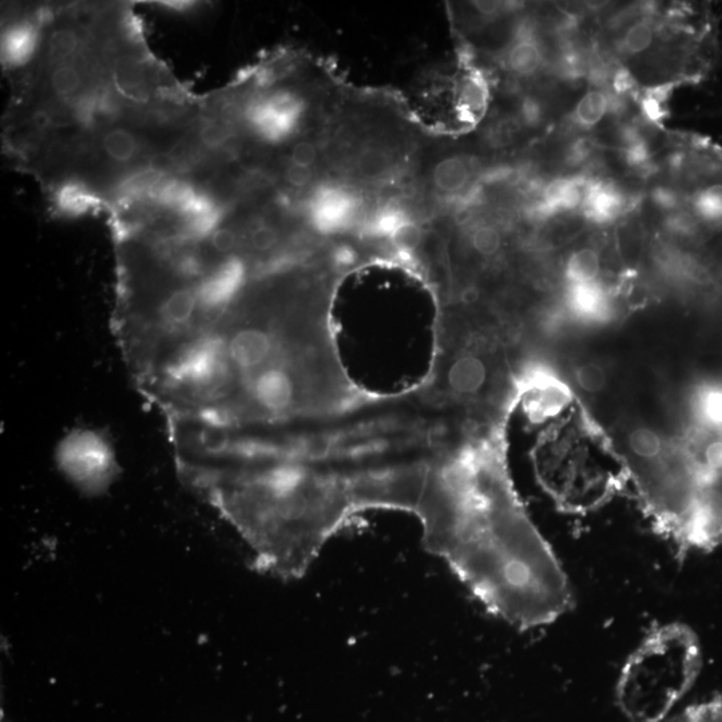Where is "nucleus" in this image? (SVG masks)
<instances>
[{
    "label": "nucleus",
    "mask_w": 722,
    "mask_h": 722,
    "mask_svg": "<svg viewBox=\"0 0 722 722\" xmlns=\"http://www.w3.org/2000/svg\"><path fill=\"white\" fill-rule=\"evenodd\" d=\"M702 650L688 625L654 628L628 658L616 688L618 708L630 722H664L700 676Z\"/></svg>",
    "instance_id": "nucleus-1"
},
{
    "label": "nucleus",
    "mask_w": 722,
    "mask_h": 722,
    "mask_svg": "<svg viewBox=\"0 0 722 722\" xmlns=\"http://www.w3.org/2000/svg\"><path fill=\"white\" fill-rule=\"evenodd\" d=\"M54 459L59 472L87 498L106 494L122 471L109 436L90 427H75L63 435Z\"/></svg>",
    "instance_id": "nucleus-2"
},
{
    "label": "nucleus",
    "mask_w": 722,
    "mask_h": 722,
    "mask_svg": "<svg viewBox=\"0 0 722 722\" xmlns=\"http://www.w3.org/2000/svg\"><path fill=\"white\" fill-rule=\"evenodd\" d=\"M309 113L303 94L277 89L253 97L245 107L244 118L253 136L264 144L281 145L299 136L311 118Z\"/></svg>",
    "instance_id": "nucleus-3"
},
{
    "label": "nucleus",
    "mask_w": 722,
    "mask_h": 722,
    "mask_svg": "<svg viewBox=\"0 0 722 722\" xmlns=\"http://www.w3.org/2000/svg\"><path fill=\"white\" fill-rule=\"evenodd\" d=\"M357 189L343 182L316 186L307 200L308 220L320 232L347 228L364 210L363 198Z\"/></svg>",
    "instance_id": "nucleus-4"
},
{
    "label": "nucleus",
    "mask_w": 722,
    "mask_h": 722,
    "mask_svg": "<svg viewBox=\"0 0 722 722\" xmlns=\"http://www.w3.org/2000/svg\"><path fill=\"white\" fill-rule=\"evenodd\" d=\"M526 382L529 383L530 414L537 422L561 414L573 398L569 386L546 366H535L527 375Z\"/></svg>",
    "instance_id": "nucleus-5"
},
{
    "label": "nucleus",
    "mask_w": 722,
    "mask_h": 722,
    "mask_svg": "<svg viewBox=\"0 0 722 722\" xmlns=\"http://www.w3.org/2000/svg\"><path fill=\"white\" fill-rule=\"evenodd\" d=\"M590 180L583 177L557 178L543 189L541 200L534 212L547 218L579 208L585 198Z\"/></svg>",
    "instance_id": "nucleus-6"
},
{
    "label": "nucleus",
    "mask_w": 722,
    "mask_h": 722,
    "mask_svg": "<svg viewBox=\"0 0 722 722\" xmlns=\"http://www.w3.org/2000/svg\"><path fill=\"white\" fill-rule=\"evenodd\" d=\"M503 63L507 71L519 78L537 75L545 65V54L530 30H519L507 47Z\"/></svg>",
    "instance_id": "nucleus-7"
},
{
    "label": "nucleus",
    "mask_w": 722,
    "mask_h": 722,
    "mask_svg": "<svg viewBox=\"0 0 722 722\" xmlns=\"http://www.w3.org/2000/svg\"><path fill=\"white\" fill-rule=\"evenodd\" d=\"M625 208L626 198L620 189L605 182H589L581 205L587 220L608 224L620 217Z\"/></svg>",
    "instance_id": "nucleus-8"
},
{
    "label": "nucleus",
    "mask_w": 722,
    "mask_h": 722,
    "mask_svg": "<svg viewBox=\"0 0 722 722\" xmlns=\"http://www.w3.org/2000/svg\"><path fill=\"white\" fill-rule=\"evenodd\" d=\"M39 46V25L22 21L7 27L3 34L2 58L9 69L27 65L34 58Z\"/></svg>",
    "instance_id": "nucleus-9"
},
{
    "label": "nucleus",
    "mask_w": 722,
    "mask_h": 722,
    "mask_svg": "<svg viewBox=\"0 0 722 722\" xmlns=\"http://www.w3.org/2000/svg\"><path fill=\"white\" fill-rule=\"evenodd\" d=\"M472 169L463 157L451 156L436 161L428 172L427 182L432 192L440 196H456L470 184Z\"/></svg>",
    "instance_id": "nucleus-10"
},
{
    "label": "nucleus",
    "mask_w": 722,
    "mask_h": 722,
    "mask_svg": "<svg viewBox=\"0 0 722 722\" xmlns=\"http://www.w3.org/2000/svg\"><path fill=\"white\" fill-rule=\"evenodd\" d=\"M566 304L579 320L598 323L609 315V296L597 281L591 284L567 285Z\"/></svg>",
    "instance_id": "nucleus-11"
},
{
    "label": "nucleus",
    "mask_w": 722,
    "mask_h": 722,
    "mask_svg": "<svg viewBox=\"0 0 722 722\" xmlns=\"http://www.w3.org/2000/svg\"><path fill=\"white\" fill-rule=\"evenodd\" d=\"M54 204L65 217H82L103 209V200L93 188L81 181L63 182L54 194Z\"/></svg>",
    "instance_id": "nucleus-12"
},
{
    "label": "nucleus",
    "mask_w": 722,
    "mask_h": 722,
    "mask_svg": "<svg viewBox=\"0 0 722 722\" xmlns=\"http://www.w3.org/2000/svg\"><path fill=\"white\" fill-rule=\"evenodd\" d=\"M613 109V98L604 90H591L579 99L573 111L575 124L582 129H591Z\"/></svg>",
    "instance_id": "nucleus-13"
},
{
    "label": "nucleus",
    "mask_w": 722,
    "mask_h": 722,
    "mask_svg": "<svg viewBox=\"0 0 722 722\" xmlns=\"http://www.w3.org/2000/svg\"><path fill=\"white\" fill-rule=\"evenodd\" d=\"M486 382V367L478 357L459 359L450 372V383L459 394H474Z\"/></svg>",
    "instance_id": "nucleus-14"
},
{
    "label": "nucleus",
    "mask_w": 722,
    "mask_h": 722,
    "mask_svg": "<svg viewBox=\"0 0 722 722\" xmlns=\"http://www.w3.org/2000/svg\"><path fill=\"white\" fill-rule=\"evenodd\" d=\"M99 145L103 156L117 165H128L140 157V142L128 130H111L102 137Z\"/></svg>",
    "instance_id": "nucleus-15"
},
{
    "label": "nucleus",
    "mask_w": 722,
    "mask_h": 722,
    "mask_svg": "<svg viewBox=\"0 0 722 722\" xmlns=\"http://www.w3.org/2000/svg\"><path fill=\"white\" fill-rule=\"evenodd\" d=\"M601 272V260L591 248L579 249L567 260L565 277L567 285L591 284L597 281Z\"/></svg>",
    "instance_id": "nucleus-16"
},
{
    "label": "nucleus",
    "mask_w": 722,
    "mask_h": 722,
    "mask_svg": "<svg viewBox=\"0 0 722 722\" xmlns=\"http://www.w3.org/2000/svg\"><path fill=\"white\" fill-rule=\"evenodd\" d=\"M629 448L634 458L646 467L656 463L664 455V443L660 435L646 427L632 431L629 435Z\"/></svg>",
    "instance_id": "nucleus-17"
},
{
    "label": "nucleus",
    "mask_w": 722,
    "mask_h": 722,
    "mask_svg": "<svg viewBox=\"0 0 722 722\" xmlns=\"http://www.w3.org/2000/svg\"><path fill=\"white\" fill-rule=\"evenodd\" d=\"M653 39L654 29L652 22L648 21V19H640V21L634 22L633 25L626 30L620 42V50L622 53L629 55L641 54L649 49Z\"/></svg>",
    "instance_id": "nucleus-18"
},
{
    "label": "nucleus",
    "mask_w": 722,
    "mask_h": 722,
    "mask_svg": "<svg viewBox=\"0 0 722 722\" xmlns=\"http://www.w3.org/2000/svg\"><path fill=\"white\" fill-rule=\"evenodd\" d=\"M664 722H722V697L689 706L677 716L666 718Z\"/></svg>",
    "instance_id": "nucleus-19"
},
{
    "label": "nucleus",
    "mask_w": 722,
    "mask_h": 722,
    "mask_svg": "<svg viewBox=\"0 0 722 722\" xmlns=\"http://www.w3.org/2000/svg\"><path fill=\"white\" fill-rule=\"evenodd\" d=\"M579 388L589 394H598L606 387L608 376L604 368L595 363L582 364L575 371Z\"/></svg>",
    "instance_id": "nucleus-20"
},
{
    "label": "nucleus",
    "mask_w": 722,
    "mask_h": 722,
    "mask_svg": "<svg viewBox=\"0 0 722 722\" xmlns=\"http://www.w3.org/2000/svg\"><path fill=\"white\" fill-rule=\"evenodd\" d=\"M471 244L479 255L494 256L501 249L502 236L494 226H479L472 233Z\"/></svg>",
    "instance_id": "nucleus-21"
}]
</instances>
